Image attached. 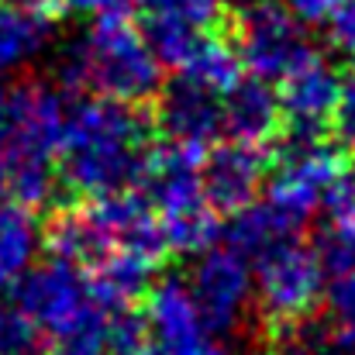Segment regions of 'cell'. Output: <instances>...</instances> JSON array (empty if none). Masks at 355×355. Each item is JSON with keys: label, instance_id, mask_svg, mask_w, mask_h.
I'll return each instance as SVG.
<instances>
[{"label": "cell", "instance_id": "277c9868", "mask_svg": "<svg viewBox=\"0 0 355 355\" xmlns=\"http://www.w3.org/2000/svg\"><path fill=\"white\" fill-rule=\"evenodd\" d=\"M204 148L166 141L159 152H148L141 183L148 204L159 218V232L169 252L197 255L218 241V211L204 190Z\"/></svg>", "mask_w": 355, "mask_h": 355}, {"label": "cell", "instance_id": "484cf974", "mask_svg": "<svg viewBox=\"0 0 355 355\" xmlns=\"http://www.w3.org/2000/svg\"><path fill=\"white\" fill-rule=\"evenodd\" d=\"M283 3H286L304 24H321V17H324L338 0H283Z\"/></svg>", "mask_w": 355, "mask_h": 355}, {"label": "cell", "instance_id": "d4e9b609", "mask_svg": "<svg viewBox=\"0 0 355 355\" xmlns=\"http://www.w3.org/2000/svg\"><path fill=\"white\" fill-rule=\"evenodd\" d=\"M321 355H355V321H338V328L328 335Z\"/></svg>", "mask_w": 355, "mask_h": 355}, {"label": "cell", "instance_id": "ffe728a7", "mask_svg": "<svg viewBox=\"0 0 355 355\" xmlns=\"http://www.w3.org/2000/svg\"><path fill=\"white\" fill-rule=\"evenodd\" d=\"M42 335L28 314L10 300H0V355H38Z\"/></svg>", "mask_w": 355, "mask_h": 355}, {"label": "cell", "instance_id": "f546056e", "mask_svg": "<svg viewBox=\"0 0 355 355\" xmlns=\"http://www.w3.org/2000/svg\"><path fill=\"white\" fill-rule=\"evenodd\" d=\"M290 355H314V352H290Z\"/></svg>", "mask_w": 355, "mask_h": 355}, {"label": "cell", "instance_id": "7c38bea8", "mask_svg": "<svg viewBox=\"0 0 355 355\" xmlns=\"http://www.w3.org/2000/svg\"><path fill=\"white\" fill-rule=\"evenodd\" d=\"M338 83L342 76L328 59L318 52L304 55L283 80H279V118L290 121L293 131L300 135H321V128L331 121L335 101H338Z\"/></svg>", "mask_w": 355, "mask_h": 355}, {"label": "cell", "instance_id": "83f0119b", "mask_svg": "<svg viewBox=\"0 0 355 355\" xmlns=\"http://www.w3.org/2000/svg\"><path fill=\"white\" fill-rule=\"evenodd\" d=\"M221 7H235V10H241V7H248V3H255V0H218Z\"/></svg>", "mask_w": 355, "mask_h": 355}, {"label": "cell", "instance_id": "3957f363", "mask_svg": "<svg viewBox=\"0 0 355 355\" xmlns=\"http://www.w3.org/2000/svg\"><path fill=\"white\" fill-rule=\"evenodd\" d=\"M59 76L73 90H90L94 97L121 104H141L159 94L162 62L128 14H111L94 17V24L66 45Z\"/></svg>", "mask_w": 355, "mask_h": 355}, {"label": "cell", "instance_id": "7402d4cb", "mask_svg": "<svg viewBox=\"0 0 355 355\" xmlns=\"http://www.w3.org/2000/svg\"><path fill=\"white\" fill-rule=\"evenodd\" d=\"M328 124L335 128V138L345 148H355V69L349 76H342V83H338V101H335Z\"/></svg>", "mask_w": 355, "mask_h": 355}, {"label": "cell", "instance_id": "ac0fdd59", "mask_svg": "<svg viewBox=\"0 0 355 355\" xmlns=\"http://www.w3.org/2000/svg\"><path fill=\"white\" fill-rule=\"evenodd\" d=\"M38 225L28 207L14 200H0V297L17 286V279L35 266L38 255Z\"/></svg>", "mask_w": 355, "mask_h": 355}, {"label": "cell", "instance_id": "7a4b0ae2", "mask_svg": "<svg viewBox=\"0 0 355 355\" xmlns=\"http://www.w3.org/2000/svg\"><path fill=\"white\" fill-rule=\"evenodd\" d=\"M66 124V101L49 83H21L0 104L3 176L0 190L21 207L49 204Z\"/></svg>", "mask_w": 355, "mask_h": 355}, {"label": "cell", "instance_id": "2e32d148", "mask_svg": "<svg viewBox=\"0 0 355 355\" xmlns=\"http://www.w3.org/2000/svg\"><path fill=\"white\" fill-rule=\"evenodd\" d=\"M279 128V101L266 80H238L221 97V131L238 141L266 145Z\"/></svg>", "mask_w": 355, "mask_h": 355}, {"label": "cell", "instance_id": "4316f807", "mask_svg": "<svg viewBox=\"0 0 355 355\" xmlns=\"http://www.w3.org/2000/svg\"><path fill=\"white\" fill-rule=\"evenodd\" d=\"M200 355H238V352L232 349V345H221V342H214V338H211V342H207V349H204Z\"/></svg>", "mask_w": 355, "mask_h": 355}, {"label": "cell", "instance_id": "e0dca14e", "mask_svg": "<svg viewBox=\"0 0 355 355\" xmlns=\"http://www.w3.org/2000/svg\"><path fill=\"white\" fill-rule=\"evenodd\" d=\"M52 355H145L141 321H135L128 307H111L76 335L52 342Z\"/></svg>", "mask_w": 355, "mask_h": 355}, {"label": "cell", "instance_id": "d6986e66", "mask_svg": "<svg viewBox=\"0 0 355 355\" xmlns=\"http://www.w3.org/2000/svg\"><path fill=\"white\" fill-rule=\"evenodd\" d=\"M176 76H183L190 83H200V87H207V90L225 97L241 80V62H238V52L228 42H221L214 35H204L183 55V62L176 66Z\"/></svg>", "mask_w": 355, "mask_h": 355}, {"label": "cell", "instance_id": "44dd1931", "mask_svg": "<svg viewBox=\"0 0 355 355\" xmlns=\"http://www.w3.org/2000/svg\"><path fill=\"white\" fill-rule=\"evenodd\" d=\"M324 38L335 52L355 55V0H338L324 17H321Z\"/></svg>", "mask_w": 355, "mask_h": 355}, {"label": "cell", "instance_id": "9a60e30c", "mask_svg": "<svg viewBox=\"0 0 355 355\" xmlns=\"http://www.w3.org/2000/svg\"><path fill=\"white\" fill-rule=\"evenodd\" d=\"M159 128L166 141L204 148L221 135V94L176 76V83L159 101Z\"/></svg>", "mask_w": 355, "mask_h": 355}, {"label": "cell", "instance_id": "6da1fadb", "mask_svg": "<svg viewBox=\"0 0 355 355\" xmlns=\"http://www.w3.org/2000/svg\"><path fill=\"white\" fill-rule=\"evenodd\" d=\"M148 159V124L135 104L87 97L66 111L59 173L80 197L121 193L141 180Z\"/></svg>", "mask_w": 355, "mask_h": 355}, {"label": "cell", "instance_id": "4fadbf2b", "mask_svg": "<svg viewBox=\"0 0 355 355\" xmlns=\"http://www.w3.org/2000/svg\"><path fill=\"white\" fill-rule=\"evenodd\" d=\"M269 173V159L262 145L252 141H225L211 152V159L204 162V190L214 211H228L235 214L241 207H248Z\"/></svg>", "mask_w": 355, "mask_h": 355}, {"label": "cell", "instance_id": "52a82bcc", "mask_svg": "<svg viewBox=\"0 0 355 355\" xmlns=\"http://www.w3.org/2000/svg\"><path fill=\"white\" fill-rule=\"evenodd\" d=\"M342 155L335 145L321 141V135H300L293 131V141L279 155V169L272 173L262 204L300 235V228L324 207L331 187L342 176Z\"/></svg>", "mask_w": 355, "mask_h": 355}, {"label": "cell", "instance_id": "ba28073f", "mask_svg": "<svg viewBox=\"0 0 355 355\" xmlns=\"http://www.w3.org/2000/svg\"><path fill=\"white\" fill-rule=\"evenodd\" d=\"M238 62L266 83H279L304 55H311V38L304 21L279 0H255L241 7L235 38Z\"/></svg>", "mask_w": 355, "mask_h": 355}, {"label": "cell", "instance_id": "603a6c76", "mask_svg": "<svg viewBox=\"0 0 355 355\" xmlns=\"http://www.w3.org/2000/svg\"><path fill=\"white\" fill-rule=\"evenodd\" d=\"M328 211L335 221H345V225H355V169H342L338 183L331 187L328 193Z\"/></svg>", "mask_w": 355, "mask_h": 355}, {"label": "cell", "instance_id": "8fae6325", "mask_svg": "<svg viewBox=\"0 0 355 355\" xmlns=\"http://www.w3.org/2000/svg\"><path fill=\"white\" fill-rule=\"evenodd\" d=\"M141 338L145 355H200L207 349L211 328L204 324L183 279H162L148 293Z\"/></svg>", "mask_w": 355, "mask_h": 355}, {"label": "cell", "instance_id": "8992f818", "mask_svg": "<svg viewBox=\"0 0 355 355\" xmlns=\"http://www.w3.org/2000/svg\"><path fill=\"white\" fill-rule=\"evenodd\" d=\"M252 297L272 328L304 324L324 297V269L318 252L297 238H283L252 259Z\"/></svg>", "mask_w": 355, "mask_h": 355}, {"label": "cell", "instance_id": "5b68a950", "mask_svg": "<svg viewBox=\"0 0 355 355\" xmlns=\"http://www.w3.org/2000/svg\"><path fill=\"white\" fill-rule=\"evenodd\" d=\"M14 304L28 314V321L49 342L69 338L80 328L94 324L104 311H111L97 297L87 269H80L66 259L31 266L14 286Z\"/></svg>", "mask_w": 355, "mask_h": 355}, {"label": "cell", "instance_id": "30bf717a", "mask_svg": "<svg viewBox=\"0 0 355 355\" xmlns=\"http://www.w3.org/2000/svg\"><path fill=\"white\" fill-rule=\"evenodd\" d=\"M138 17V31L152 45L155 59L169 69L183 62V55L214 31L221 3L218 0H128Z\"/></svg>", "mask_w": 355, "mask_h": 355}, {"label": "cell", "instance_id": "f1b7e54d", "mask_svg": "<svg viewBox=\"0 0 355 355\" xmlns=\"http://www.w3.org/2000/svg\"><path fill=\"white\" fill-rule=\"evenodd\" d=\"M0 104H3V97H0ZM0 176H3V135H0Z\"/></svg>", "mask_w": 355, "mask_h": 355}, {"label": "cell", "instance_id": "9c48e42d", "mask_svg": "<svg viewBox=\"0 0 355 355\" xmlns=\"http://www.w3.org/2000/svg\"><path fill=\"white\" fill-rule=\"evenodd\" d=\"M187 290L204 324L218 335H228L245 321L252 304V262L235 245H207L197 252Z\"/></svg>", "mask_w": 355, "mask_h": 355}, {"label": "cell", "instance_id": "cb8c5ba5", "mask_svg": "<svg viewBox=\"0 0 355 355\" xmlns=\"http://www.w3.org/2000/svg\"><path fill=\"white\" fill-rule=\"evenodd\" d=\"M62 7L87 14V17H111V14H124L128 0H62Z\"/></svg>", "mask_w": 355, "mask_h": 355}, {"label": "cell", "instance_id": "5bb4252c", "mask_svg": "<svg viewBox=\"0 0 355 355\" xmlns=\"http://www.w3.org/2000/svg\"><path fill=\"white\" fill-rule=\"evenodd\" d=\"M59 14L62 0H0V76L42 55Z\"/></svg>", "mask_w": 355, "mask_h": 355}]
</instances>
